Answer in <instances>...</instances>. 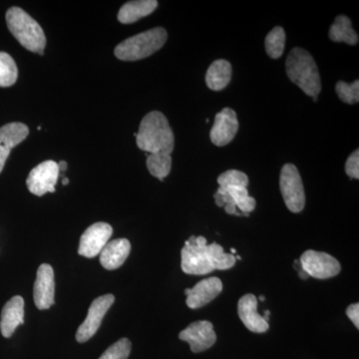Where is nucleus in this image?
I'll return each instance as SVG.
<instances>
[{
	"mask_svg": "<svg viewBox=\"0 0 359 359\" xmlns=\"http://www.w3.org/2000/svg\"><path fill=\"white\" fill-rule=\"evenodd\" d=\"M264 299H266V297H264V295L259 297V301L264 302Z\"/></svg>",
	"mask_w": 359,
	"mask_h": 359,
	"instance_id": "34",
	"label": "nucleus"
},
{
	"mask_svg": "<svg viewBox=\"0 0 359 359\" xmlns=\"http://www.w3.org/2000/svg\"><path fill=\"white\" fill-rule=\"evenodd\" d=\"M231 255L237 254V250L235 249H231Z\"/></svg>",
	"mask_w": 359,
	"mask_h": 359,
	"instance_id": "35",
	"label": "nucleus"
},
{
	"mask_svg": "<svg viewBox=\"0 0 359 359\" xmlns=\"http://www.w3.org/2000/svg\"><path fill=\"white\" fill-rule=\"evenodd\" d=\"M59 172L65 171L67 169V163L65 162V161H61V162L57 163Z\"/></svg>",
	"mask_w": 359,
	"mask_h": 359,
	"instance_id": "32",
	"label": "nucleus"
},
{
	"mask_svg": "<svg viewBox=\"0 0 359 359\" xmlns=\"http://www.w3.org/2000/svg\"><path fill=\"white\" fill-rule=\"evenodd\" d=\"M156 0H138L129 1L120 8L118 13V20L123 25L136 22L141 18L150 15L157 8Z\"/></svg>",
	"mask_w": 359,
	"mask_h": 359,
	"instance_id": "19",
	"label": "nucleus"
},
{
	"mask_svg": "<svg viewBox=\"0 0 359 359\" xmlns=\"http://www.w3.org/2000/svg\"><path fill=\"white\" fill-rule=\"evenodd\" d=\"M18 77L15 61L6 52H0V87L13 86Z\"/></svg>",
	"mask_w": 359,
	"mask_h": 359,
	"instance_id": "24",
	"label": "nucleus"
},
{
	"mask_svg": "<svg viewBox=\"0 0 359 359\" xmlns=\"http://www.w3.org/2000/svg\"><path fill=\"white\" fill-rule=\"evenodd\" d=\"M59 178L58 164L54 161H45L32 170L26 180L28 190L33 195L41 196L55 192Z\"/></svg>",
	"mask_w": 359,
	"mask_h": 359,
	"instance_id": "8",
	"label": "nucleus"
},
{
	"mask_svg": "<svg viewBox=\"0 0 359 359\" xmlns=\"http://www.w3.org/2000/svg\"><path fill=\"white\" fill-rule=\"evenodd\" d=\"M179 339L188 342L193 353H199L214 346L217 335L212 323L200 320L191 323L188 327L182 330Z\"/></svg>",
	"mask_w": 359,
	"mask_h": 359,
	"instance_id": "11",
	"label": "nucleus"
},
{
	"mask_svg": "<svg viewBox=\"0 0 359 359\" xmlns=\"http://www.w3.org/2000/svg\"><path fill=\"white\" fill-rule=\"evenodd\" d=\"M330 39L334 42H346L349 45H355L358 42V33L354 32L351 20L344 15L335 18L334 25L330 27Z\"/></svg>",
	"mask_w": 359,
	"mask_h": 359,
	"instance_id": "21",
	"label": "nucleus"
},
{
	"mask_svg": "<svg viewBox=\"0 0 359 359\" xmlns=\"http://www.w3.org/2000/svg\"><path fill=\"white\" fill-rule=\"evenodd\" d=\"M167 39L164 28H152L118 44L114 50L115 56L123 61L141 60L162 48Z\"/></svg>",
	"mask_w": 359,
	"mask_h": 359,
	"instance_id": "4",
	"label": "nucleus"
},
{
	"mask_svg": "<svg viewBox=\"0 0 359 359\" xmlns=\"http://www.w3.org/2000/svg\"><path fill=\"white\" fill-rule=\"evenodd\" d=\"M219 187L228 188V187H244L247 188L249 185V178L244 172L238 170H229L224 173L219 175L218 178Z\"/></svg>",
	"mask_w": 359,
	"mask_h": 359,
	"instance_id": "27",
	"label": "nucleus"
},
{
	"mask_svg": "<svg viewBox=\"0 0 359 359\" xmlns=\"http://www.w3.org/2000/svg\"><path fill=\"white\" fill-rule=\"evenodd\" d=\"M29 134V129L23 123H8L0 128V173L11 150L21 142L25 140Z\"/></svg>",
	"mask_w": 359,
	"mask_h": 359,
	"instance_id": "15",
	"label": "nucleus"
},
{
	"mask_svg": "<svg viewBox=\"0 0 359 359\" xmlns=\"http://www.w3.org/2000/svg\"><path fill=\"white\" fill-rule=\"evenodd\" d=\"M337 96L339 97L340 100L344 101V103L354 104L358 103L359 101V81L356 80L353 83L347 84L346 82L339 81L337 82Z\"/></svg>",
	"mask_w": 359,
	"mask_h": 359,
	"instance_id": "28",
	"label": "nucleus"
},
{
	"mask_svg": "<svg viewBox=\"0 0 359 359\" xmlns=\"http://www.w3.org/2000/svg\"><path fill=\"white\" fill-rule=\"evenodd\" d=\"M146 164L150 174L163 181L171 172L172 157L166 154H149Z\"/></svg>",
	"mask_w": 359,
	"mask_h": 359,
	"instance_id": "23",
	"label": "nucleus"
},
{
	"mask_svg": "<svg viewBox=\"0 0 359 359\" xmlns=\"http://www.w3.org/2000/svg\"><path fill=\"white\" fill-rule=\"evenodd\" d=\"M25 323V301L20 295L6 302L1 311L0 330L4 337H11L18 325Z\"/></svg>",
	"mask_w": 359,
	"mask_h": 359,
	"instance_id": "17",
	"label": "nucleus"
},
{
	"mask_svg": "<svg viewBox=\"0 0 359 359\" xmlns=\"http://www.w3.org/2000/svg\"><path fill=\"white\" fill-rule=\"evenodd\" d=\"M285 32L283 27L276 26L266 35V51L269 57L273 59L280 58L285 50Z\"/></svg>",
	"mask_w": 359,
	"mask_h": 359,
	"instance_id": "25",
	"label": "nucleus"
},
{
	"mask_svg": "<svg viewBox=\"0 0 359 359\" xmlns=\"http://www.w3.org/2000/svg\"><path fill=\"white\" fill-rule=\"evenodd\" d=\"M181 266L188 275L204 276L215 271L210 259L207 240L202 236H192L182 249Z\"/></svg>",
	"mask_w": 359,
	"mask_h": 359,
	"instance_id": "5",
	"label": "nucleus"
},
{
	"mask_svg": "<svg viewBox=\"0 0 359 359\" xmlns=\"http://www.w3.org/2000/svg\"><path fill=\"white\" fill-rule=\"evenodd\" d=\"M114 302L115 297L113 294L102 295V297L94 299L88 309L87 318L78 328L76 332L78 342L83 344L96 334L97 330L100 327L104 316L109 311Z\"/></svg>",
	"mask_w": 359,
	"mask_h": 359,
	"instance_id": "9",
	"label": "nucleus"
},
{
	"mask_svg": "<svg viewBox=\"0 0 359 359\" xmlns=\"http://www.w3.org/2000/svg\"><path fill=\"white\" fill-rule=\"evenodd\" d=\"M299 263L309 276L318 280L334 278L341 271V266L335 257L327 252H316L313 250L304 252Z\"/></svg>",
	"mask_w": 359,
	"mask_h": 359,
	"instance_id": "7",
	"label": "nucleus"
},
{
	"mask_svg": "<svg viewBox=\"0 0 359 359\" xmlns=\"http://www.w3.org/2000/svg\"><path fill=\"white\" fill-rule=\"evenodd\" d=\"M224 189H226V192L229 193L231 199L235 202L236 207L238 208L242 212V215L248 217L250 212L254 211L257 202L254 198L250 197L247 188H244V187H228V188Z\"/></svg>",
	"mask_w": 359,
	"mask_h": 359,
	"instance_id": "22",
	"label": "nucleus"
},
{
	"mask_svg": "<svg viewBox=\"0 0 359 359\" xmlns=\"http://www.w3.org/2000/svg\"><path fill=\"white\" fill-rule=\"evenodd\" d=\"M346 172L351 178L359 179V151H354L346 161Z\"/></svg>",
	"mask_w": 359,
	"mask_h": 359,
	"instance_id": "30",
	"label": "nucleus"
},
{
	"mask_svg": "<svg viewBox=\"0 0 359 359\" xmlns=\"http://www.w3.org/2000/svg\"><path fill=\"white\" fill-rule=\"evenodd\" d=\"M238 129L237 113L231 108H224L215 117L214 126L210 133L211 140L218 147L228 145L235 138Z\"/></svg>",
	"mask_w": 359,
	"mask_h": 359,
	"instance_id": "13",
	"label": "nucleus"
},
{
	"mask_svg": "<svg viewBox=\"0 0 359 359\" xmlns=\"http://www.w3.org/2000/svg\"><path fill=\"white\" fill-rule=\"evenodd\" d=\"M62 184L63 185H68V184H69V180L67 178L63 179Z\"/></svg>",
	"mask_w": 359,
	"mask_h": 359,
	"instance_id": "33",
	"label": "nucleus"
},
{
	"mask_svg": "<svg viewBox=\"0 0 359 359\" xmlns=\"http://www.w3.org/2000/svg\"><path fill=\"white\" fill-rule=\"evenodd\" d=\"M236 259H242V257H241L240 256H237L236 257Z\"/></svg>",
	"mask_w": 359,
	"mask_h": 359,
	"instance_id": "37",
	"label": "nucleus"
},
{
	"mask_svg": "<svg viewBox=\"0 0 359 359\" xmlns=\"http://www.w3.org/2000/svg\"><path fill=\"white\" fill-rule=\"evenodd\" d=\"M9 32L27 50L43 54L46 37L36 20L20 7H11L6 13Z\"/></svg>",
	"mask_w": 359,
	"mask_h": 359,
	"instance_id": "3",
	"label": "nucleus"
},
{
	"mask_svg": "<svg viewBox=\"0 0 359 359\" xmlns=\"http://www.w3.org/2000/svg\"><path fill=\"white\" fill-rule=\"evenodd\" d=\"M346 314L347 316H348L349 320L353 321V325H355L356 328H359V304H351V306L346 309Z\"/></svg>",
	"mask_w": 359,
	"mask_h": 359,
	"instance_id": "31",
	"label": "nucleus"
},
{
	"mask_svg": "<svg viewBox=\"0 0 359 359\" xmlns=\"http://www.w3.org/2000/svg\"><path fill=\"white\" fill-rule=\"evenodd\" d=\"M223 290V283L218 278L201 280L193 289L185 290L186 304L192 309H200L216 299Z\"/></svg>",
	"mask_w": 359,
	"mask_h": 359,
	"instance_id": "14",
	"label": "nucleus"
},
{
	"mask_svg": "<svg viewBox=\"0 0 359 359\" xmlns=\"http://www.w3.org/2000/svg\"><path fill=\"white\" fill-rule=\"evenodd\" d=\"M257 297L252 294H245L238 302V316L250 332L263 334L269 330V325L264 320L263 316L257 313Z\"/></svg>",
	"mask_w": 359,
	"mask_h": 359,
	"instance_id": "16",
	"label": "nucleus"
},
{
	"mask_svg": "<svg viewBox=\"0 0 359 359\" xmlns=\"http://www.w3.org/2000/svg\"><path fill=\"white\" fill-rule=\"evenodd\" d=\"M208 250H209L210 259L214 269H229L235 266L236 257L231 254H226L224 252L223 248L217 243H212L211 245H208Z\"/></svg>",
	"mask_w": 359,
	"mask_h": 359,
	"instance_id": "26",
	"label": "nucleus"
},
{
	"mask_svg": "<svg viewBox=\"0 0 359 359\" xmlns=\"http://www.w3.org/2000/svg\"><path fill=\"white\" fill-rule=\"evenodd\" d=\"M280 186L287 209L292 212H301L306 205V194L301 175L294 165L287 164L283 167Z\"/></svg>",
	"mask_w": 359,
	"mask_h": 359,
	"instance_id": "6",
	"label": "nucleus"
},
{
	"mask_svg": "<svg viewBox=\"0 0 359 359\" xmlns=\"http://www.w3.org/2000/svg\"><path fill=\"white\" fill-rule=\"evenodd\" d=\"M131 252V244L127 238H117L107 243L100 252V263L104 269L113 271L120 268Z\"/></svg>",
	"mask_w": 359,
	"mask_h": 359,
	"instance_id": "18",
	"label": "nucleus"
},
{
	"mask_svg": "<svg viewBox=\"0 0 359 359\" xmlns=\"http://www.w3.org/2000/svg\"><path fill=\"white\" fill-rule=\"evenodd\" d=\"M137 146L149 154L171 155L175 138L166 116L159 111L148 113L136 136Z\"/></svg>",
	"mask_w": 359,
	"mask_h": 359,
	"instance_id": "1",
	"label": "nucleus"
},
{
	"mask_svg": "<svg viewBox=\"0 0 359 359\" xmlns=\"http://www.w3.org/2000/svg\"><path fill=\"white\" fill-rule=\"evenodd\" d=\"M231 65L224 59L214 61L205 74V83L212 91H221L228 86L231 78Z\"/></svg>",
	"mask_w": 359,
	"mask_h": 359,
	"instance_id": "20",
	"label": "nucleus"
},
{
	"mask_svg": "<svg viewBox=\"0 0 359 359\" xmlns=\"http://www.w3.org/2000/svg\"><path fill=\"white\" fill-rule=\"evenodd\" d=\"M287 74L306 94L316 97L321 91L320 75L316 61L304 49H292L285 61Z\"/></svg>",
	"mask_w": 359,
	"mask_h": 359,
	"instance_id": "2",
	"label": "nucleus"
},
{
	"mask_svg": "<svg viewBox=\"0 0 359 359\" xmlns=\"http://www.w3.org/2000/svg\"><path fill=\"white\" fill-rule=\"evenodd\" d=\"M264 314H266V316H269V314H271V313H269V311H264Z\"/></svg>",
	"mask_w": 359,
	"mask_h": 359,
	"instance_id": "36",
	"label": "nucleus"
},
{
	"mask_svg": "<svg viewBox=\"0 0 359 359\" xmlns=\"http://www.w3.org/2000/svg\"><path fill=\"white\" fill-rule=\"evenodd\" d=\"M113 233L109 224L99 222L90 226L80 238L78 254L85 257L98 256Z\"/></svg>",
	"mask_w": 359,
	"mask_h": 359,
	"instance_id": "10",
	"label": "nucleus"
},
{
	"mask_svg": "<svg viewBox=\"0 0 359 359\" xmlns=\"http://www.w3.org/2000/svg\"><path fill=\"white\" fill-rule=\"evenodd\" d=\"M131 347L129 339H121L112 344L99 359H127L131 353Z\"/></svg>",
	"mask_w": 359,
	"mask_h": 359,
	"instance_id": "29",
	"label": "nucleus"
},
{
	"mask_svg": "<svg viewBox=\"0 0 359 359\" xmlns=\"http://www.w3.org/2000/svg\"><path fill=\"white\" fill-rule=\"evenodd\" d=\"M55 282L54 271L51 266L43 264L37 271L36 280L33 287V299L39 309H48L54 304Z\"/></svg>",
	"mask_w": 359,
	"mask_h": 359,
	"instance_id": "12",
	"label": "nucleus"
}]
</instances>
